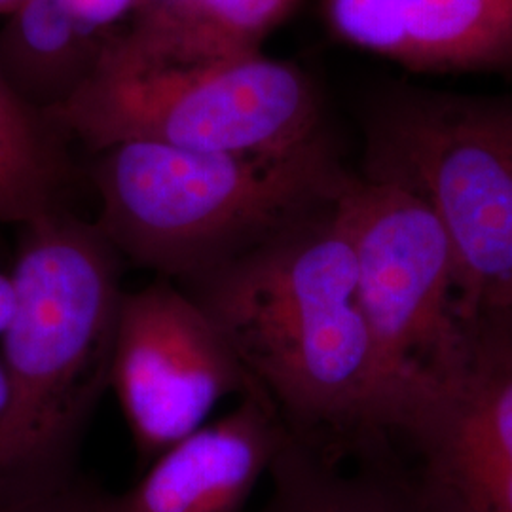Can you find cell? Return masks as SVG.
I'll return each instance as SVG.
<instances>
[{
  "label": "cell",
  "mask_w": 512,
  "mask_h": 512,
  "mask_svg": "<svg viewBox=\"0 0 512 512\" xmlns=\"http://www.w3.org/2000/svg\"><path fill=\"white\" fill-rule=\"evenodd\" d=\"M16 308L2 332L0 511L76 478L103 395L122 300V256L95 222L57 207L23 224Z\"/></svg>",
  "instance_id": "7a4b0ae2"
},
{
  "label": "cell",
  "mask_w": 512,
  "mask_h": 512,
  "mask_svg": "<svg viewBox=\"0 0 512 512\" xmlns=\"http://www.w3.org/2000/svg\"><path fill=\"white\" fill-rule=\"evenodd\" d=\"M23 0H0V16H8L10 12H14Z\"/></svg>",
  "instance_id": "d6986e66"
},
{
  "label": "cell",
  "mask_w": 512,
  "mask_h": 512,
  "mask_svg": "<svg viewBox=\"0 0 512 512\" xmlns=\"http://www.w3.org/2000/svg\"><path fill=\"white\" fill-rule=\"evenodd\" d=\"M6 401H8V387H6V374H4V368L0 363V418L4 414V408H6Z\"/></svg>",
  "instance_id": "ac0fdd59"
},
{
  "label": "cell",
  "mask_w": 512,
  "mask_h": 512,
  "mask_svg": "<svg viewBox=\"0 0 512 512\" xmlns=\"http://www.w3.org/2000/svg\"><path fill=\"white\" fill-rule=\"evenodd\" d=\"M289 437L274 404L253 389L152 459L124 494L101 495V512H243Z\"/></svg>",
  "instance_id": "9c48e42d"
},
{
  "label": "cell",
  "mask_w": 512,
  "mask_h": 512,
  "mask_svg": "<svg viewBox=\"0 0 512 512\" xmlns=\"http://www.w3.org/2000/svg\"><path fill=\"white\" fill-rule=\"evenodd\" d=\"M366 175L421 194L458 264V313L512 311V105L416 97L374 122Z\"/></svg>",
  "instance_id": "5b68a950"
},
{
  "label": "cell",
  "mask_w": 512,
  "mask_h": 512,
  "mask_svg": "<svg viewBox=\"0 0 512 512\" xmlns=\"http://www.w3.org/2000/svg\"><path fill=\"white\" fill-rule=\"evenodd\" d=\"M300 0H141L118 40L160 63H196L262 52Z\"/></svg>",
  "instance_id": "8fae6325"
},
{
  "label": "cell",
  "mask_w": 512,
  "mask_h": 512,
  "mask_svg": "<svg viewBox=\"0 0 512 512\" xmlns=\"http://www.w3.org/2000/svg\"><path fill=\"white\" fill-rule=\"evenodd\" d=\"M110 389L148 465L203 427L224 399L258 387L207 311L183 287L156 277L122 294Z\"/></svg>",
  "instance_id": "ba28073f"
},
{
  "label": "cell",
  "mask_w": 512,
  "mask_h": 512,
  "mask_svg": "<svg viewBox=\"0 0 512 512\" xmlns=\"http://www.w3.org/2000/svg\"><path fill=\"white\" fill-rule=\"evenodd\" d=\"M46 116L93 152L143 141L287 156L323 137L317 90L289 61L256 52L160 63L133 54L118 35L82 88Z\"/></svg>",
  "instance_id": "277c9868"
},
{
  "label": "cell",
  "mask_w": 512,
  "mask_h": 512,
  "mask_svg": "<svg viewBox=\"0 0 512 512\" xmlns=\"http://www.w3.org/2000/svg\"><path fill=\"white\" fill-rule=\"evenodd\" d=\"M109 42L67 0H23L0 29V74L33 109H57L92 76Z\"/></svg>",
  "instance_id": "7c38bea8"
},
{
  "label": "cell",
  "mask_w": 512,
  "mask_h": 512,
  "mask_svg": "<svg viewBox=\"0 0 512 512\" xmlns=\"http://www.w3.org/2000/svg\"><path fill=\"white\" fill-rule=\"evenodd\" d=\"M348 175L325 135L287 156L120 143L97 152L95 224L122 258L183 285L332 202Z\"/></svg>",
  "instance_id": "3957f363"
},
{
  "label": "cell",
  "mask_w": 512,
  "mask_h": 512,
  "mask_svg": "<svg viewBox=\"0 0 512 512\" xmlns=\"http://www.w3.org/2000/svg\"><path fill=\"white\" fill-rule=\"evenodd\" d=\"M336 209L355 255L366 323L406 410L463 342L452 243L427 200L387 177L348 175Z\"/></svg>",
  "instance_id": "8992f818"
},
{
  "label": "cell",
  "mask_w": 512,
  "mask_h": 512,
  "mask_svg": "<svg viewBox=\"0 0 512 512\" xmlns=\"http://www.w3.org/2000/svg\"><path fill=\"white\" fill-rule=\"evenodd\" d=\"M336 458L317 446L285 442L272 463V490L256 512H425L406 473L384 456Z\"/></svg>",
  "instance_id": "4fadbf2b"
},
{
  "label": "cell",
  "mask_w": 512,
  "mask_h": 512,
  "mask_svg": "<svg viewBox=\"0 0 512 512\" xmlns=\"http://www.w3.org/2000/svg\"><path fill=\"white\" fill-rule=\"evenodd\" d=\"M63 131L0 74V224H27L59 205L69 179Z\"/></svg>",
  "instance_id": "5bb4252c"
},
{
  "label": "cell",
  "mask_w": 512,
  "mask_h": 512,
  "mask_svg": "<svg viewBox=\"0 0 512 512\" xmlns=\"http://www.w3.org/2000/svg\"><path fill=\"white\" fill-rule=\"evenodd\" d=\"M101 495L103 492L76 476L50 494L38 495L0 512H101Z\"/></svg>",
  "instance_id": "2e32d148"
},
{
  "label": "cell",
  "mask_w": 512,
  "mask_h": 512,
  "mask_svg": "<svg viewBox=\"0 0 512 512\" xmlns=\"http://www.w3.org/2000/svg\"><path fill=\"white\" fill-rule=\"evenodd\" d=\"M14 308H16V291H14L12 275L0 272V336L10 323Z\"/></svg>",
  "instance_id": "e0dca14e"
},
{
  "label": "cell",
  "mask_w": 512,
  "mask_h": 512,
  "mask_svg": "<svg viewBox=\"0 0 512 512\" xmlns=\"http://www.w3.org/2000/svg\"><path fill=\"white\" fill-rule=\"evenodd\" d=\"M294 439L336 458L387 452L404 401L359 298L336 198L183 285Z\"/></svg>",
  "instance_id": "6da1fadb"
},
{
  "label": "cell",
  "mask_w": 512,
  "mask_h": 512,
  "mask_svg": "<svg viewBox=\"0 0 512 512\" xmlns=\"http://www.w3.org/2000/svg\"><path fill=\"white\" fill-rule=\"evenodd\" d=\"M330 33L412 71L512 69V0H323Z\"/></svg>",
  "instance_id": "30bf717a"
},
{
  "label": "cell",
  "mask_w": 512,
  "mask_h": 512,
  "mask_svg": "<svg viewBox=\"0 0 512 512\" xmlns=\"http://www.w3.org/2000/svg\"><path fill=\"white\" fill-rule=\"evenodd\" d=\"M67 4L92 33L110 42L128 29L141 0H67Z\"/></svg>",
  "instance_id": "9a60e30c"
},
{
  "label": "cell",
  "mask_w": 512,
  "mask_h": 512,
  "mask_svg": "<svg viewBox=\"0 0 512 512\" xmlns=\"http://www.w3.org/2000/svg\"><path fill=\"white\" fill-rule=\"evenodd\" d=\"M395 437L425 512H512V311L465 321L458 355L423 380Z\"/></svg>",
  "instance_id": "52a82bcc"
}]
</instances>
